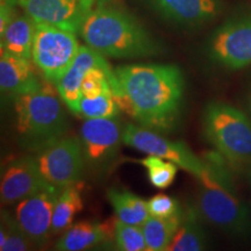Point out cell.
<instances>
[{"instance_id": "6da1fadb", "label": "cell", "mask_w": 251, "mask_h": 251, "mask_svg": "<svg viewBox=\"0 0 251 251\" xmlns=\"http://www.w3.org/2000/svg\"><path fill=\"white\" fill-rule=\"evenodd\" d=\"M126 101L121 109L156 131L175 129L180 119L185 78L177 65L126 64L114 69Z\"/></svg>"}, {"instance_id": "7a4b0ae2", "label": "cell", "mask_w": 251, "mask_h": 251, "mask_svg": "<svg viewBox=\"0 0 251 251\" xmlns=\"http://www.w3.org/2000/svg\"><path fill=\"white\" fill-rule=\"evenodd\" d=\"M79 35L91 48L112 58L151 57L165 52L164 46L136 18L105 5L97 6L90 12Z\"/></svg>"}, {"instance_id": "3957f363", "label": "cell", "mask_w": 251, "mask_h": 251, "mask_svg": "<svg viewBox=\"0 0 251 251\" xmlns=\"http://www.w3.org/2000/svg\"><path fill=\"white\" fill-rule=\"evenodd\" d=\"M63 103L45 90L15 97V128L25 149L39 152L65 136L68 117Z\"/></svg>"}, {"instance_id": "277c9868", "label": "cell", "mask_w": 251, "mask_h": 251, "mask_svg": "<svg viewBox=\"0 0 251 251\" xmlns=\"http://www.w3.org/2000/svg\"><path fill=\"white\" fill-rule=\"evenodd\" d=\"M198 180L196 207L200 216L226 233H247L250 229L249 213L221 168L209 163V169Z\"/></svg>"}, {"instance_id": "5b68a950", "label": "cell", "mask_w": 251, "mask_h": 251, "mask_svg": "<svg viewBox=\"0 0 251 251\" xmlns=\"http://www.w3.org/2000/svg\"><path fill=\"white\" fill-rule=\"evenodd\" d=\"M205 137L233 164L251 161V117L233 105L211 101L202 113Z\"/></svg>"}, {"instance_id": "8992f818", "label": "cell", "mask_w": 251, "mask_h": 251, "mask_svg": "<svg viewBox=\"0 0 251 251\" xmlns=\"http://www.w3.org/2000/svg\"><path fill=\"white\" fill-rule=\"evenodd\" d=\"M79 47L76 33L48 24H36L31 59L45 79L57 85L74 63Z\"/></svg>"}, {"instance_id": "52a82bcc", "label": "cell", "mask_w": 251, "mask_h": 251, "mask_svg": "<svg viewBox=\"0 0 251 251\" xmlns=\"http://www.w3.org/2000/svg\"><path fill=\"white\" fill-rule=\"evenodd\" d=\"M124 144L147 155L158 156L174 162L194 177L200 178L209 169V163L199 158L181 141H172L157 133L156 130L135 124L124 126Z\"/></svg>"}, {"instance_id": "ba28073f", "label": "cell", "mask_w": 251, "mask_h": 251, "mask_svg": "<svg viewBox=\"0 0 251 251\" xmlns=\"http://www.w3.org/2000/svg\"><path fill=\"white\" fill-rule=\"evenodd\" d=\"M208 57L216 65L236 71L251 65V13L219 27L208 43Z\"/></svg>"}, {"instance_id": "9c48e42d", "label": "cell", "mask_w": 251, "mask_h": 251, "mask_svg": "<svg viewBox=\"0 0 251 251\" xmlns=\"http://www.w3.org/2000/svg\"><path fill=\"white\" fill-rule=\"evenodd\" d=\"M36 161L43 178L61 188L79 183L86 168L80 140L70 136L37 152Z\"/></svg>"}, {"instance_id": "30bf717a", "label": "cell", "mask_w": 251, "mask_h": 251, "mask_svg": "<svg viewBox=\"0 0 251 251\" xmlns=\"http://www.w3.org/2000/svg\"><path fill=\"white\" fill-rule=\"evenodd\" d=\"M122 133L124 126L118 118L85 119L80 127L79 140L86 166L97 174L107 171L124 143Z\"/></svg>"}, {"instance_id": "8fae6325", "label": "cell", "mask_w": 251, "mask_h": 251, "mask_svg": "<svg viewBox=\"0 0 251 251\" xmlns=\"http://www.w3.org/2000/svg\"><path fill=\"white\" fill-rule=\"evenodd\" d=\"M63 188L49 185L14 205V219L34 246H42L51 236L52 215Z\"/></svg>"}, {"instance_id": "7c38bea8", "label": "cell", "mask_w": 251, "mask_h": 251, "mask_svg": "<svg viewBox=\"0 0 251 251\" xmlns=\"http://www.w3.org/2000/svg\"><path fill=\"white\" fill-rule=\"evenodd\" d=\"M19 5L36 24H48L76 34L93 9L89 0H20Z\"/></svg>"}, {"instance_id": "4fadbf2b", "label": "cell", "mask_w": 251, "mask_h": 251, "mask_svg": "<svg viewBox=\"0 0 251 251\" xmlns=\"http://www.w3.org/2000/svg\"><path fill=\"white\" fill-rule=\"evenodd\" d=\"M49 185L51 184L41 174L36 155L20 157L9 163L2 172L0 183L1 202L5 205H15Z\"/></svg>"}, {"instance_id": "5bb4252c", "label": "cell", "mask_w": 251, "mask_h": 251, "mask_svg": "<svg viewBox=\"0 0 251 251\" xmlns=\"http://www.w3.org/2000/svg\"><path fill=\"white\" fill-rule=\"evenodd\" d=\"M157 15L184 28L202 26L222 11L221 0H143Z\"/></svg>"}, {"instance_id": "9a60e30c", "label": "cell", "mask_w": 251, "mask_h": 251, "mask_svg": "<svg viewBox=\"0 0 251 251\" xmlns=\"http://www.w3.org/2000/svg\"><path fill=\"white\" fill-rule=\"evenodd\" d=\"M96 67L102 68L106 71L113 70L102 54L87 45L80 46L79 51H78L70 69L56 85V89H57L64 105L74 114H80V100L83 98L80 85L84 75L86 74L87 70Z\"/></svg>"}, {"instance_id": "2e32d148", "label": "cell", "mask_w": 251, "mask_h": 251, "mask_svg": "<svg viewBox=\"0 0 251 251\" xmlns=\"http://www.w3.org/2000/svg\"><path fill=\"white\" fill-rule=\"evenodd\" d=\"M33 59L1 51L0 87L5 93L19 97L43 90L42 83L34 70Z\"/></svg>"}, {"instance_id": "e0dca14e", "label": "cell", "mask_w": 251, "mask_h": 251, "mask_svg": "<svg viewBox=\"0 0 251 251\" xmlns=\"http://www.w3.org/2000/svg\"><path fill=\"white\" fill-rule=\"evenodd\" d=\"M36 23L28 14L15 15L1 36V51L31 59Z\"/></svg>"}, {"instance_id": "ac0fdd59", "label": "cell", "mask_w": 251, "mask_h": 251, "mask_svg": "<svg viewBox=\"0 0 251 251\" xmlns=\"http://www.w3.org/2000/svg\"><path fill=\"white\" fill-rule=\"evenodd\" d=\"M107 238V231L102 225L94 221H83L71 225L55 244V250L84 251L99 246Z\"/></svg>"}, {"instance_id": "d6986e66", "label": "cell", "mask_w": 251, "mask_h": 251, "mask_svg": "<svg viewBox=\"0 0 251 251\" xmlns=\"http://www.w3.org/2000/svg\"><path fill=\"white\" fill-rule=\"evenodd\" d=\"M197 207L188 206L181 211L179 227L166 251H201L207 247L206 234L200 225Z\"/></svg>"}, {"instance_id": "ffe728a7", "label": "cell", "mask_w": 251, "mask_h": 251, "mask_svg": "<svg viewBox=\"0 0 251 251\" xmlns=\"http://www.w3.org/2000/svg\"><path fill=\"white\" fill-rule=\"evenodd\" d=\"M107 199L118 220L125 224L143 226L150 216L148 202L130 191L109 188Z\"/></svg>"}, {"instance_id": "44dd1931", "label": "cell", "mask_w": 251, "mask_h": 251, "mask_svg": "<svg viewBox=\"0 0 251 251\" xmlns=\"http://www.w3.org/2000/svg\"><path fill=\"white\" fill-rule=\"evenodd\" d=\"M79 183L64 187L56 201L52 215L51 235L61 234L70 227L75 216L83 209Z\"/></svg>"}, {"instance_id": "7402d4cb", "label": "cell", "mask_w": 251, "mask_h": 251, "mask_svg": "<svg viewBox=\"0 0 251 251\" xmlns=\"http://www.w3.org/2000/svg\"><path fill=\"white\" fill-rule=\"evenodd\" d=\"M183 211V209H181ZM181 212L172 218L150 215L142 226L148 251H166L179 227Z\"/></svg>"}, {"instance_id": "603a6c76", "label": "cell", "mask_w": 251, "mask_h": 251, "mask_svg": "<svg viewBox=\"0 0 251 251\" xmlns=\"http://www.w3.org/2000/svg\"><path fill=\"white\" fill-rule=\"evenodd\" d=\"M33 242L24 230L19 227L14 216L7 211L1 212V229H0V250L26 251L33 249Z\"/></svg>"}, {"instance_id": "cb8c5ba5", "label": "cell", "mask_w": 251, "mask_h": 251, "mask_svg": "<svg viewBox=\"0 0 251 251\" xmlns=\"http://www.w3.org/2000/svg\"><path fill=\"white\" fill-rule=\"evenodd\" d=\"M121 108L115 101L113 94H101L94 98L80 100V114L85 119H114L119 118Z\"/></svg>"}, {"instance_id": "d4e9b609", "label": "cell", "mask_w": 251, "mask_h": 251, "mask_svg": "<svg viewBox=\"0 0 251 251\" xmlns=\"http://www.w3.org/2000/svg\"><path fill=\"white\" fill-rule=\"evenodd\" d=\"M115 243L121 251H143L147 250L142 226L125 224L118 220L114 225Z\"/></svg>"}, {"instance_id": "484cf974", "label": "cell", "mask_w": 251, "mask_h": 251, "mask_svg": "<svg viewBox=\"0 0 251 251\" xmlns=\"http://www.w3.org/2000/svg\"><path fill=\"white\" fill-rule=\"evenodd\" d=\"M148 209L150 215L157 218H172L181 212L178 200L166 194H156L148 200Z\"/></svg>"}, {"instance_id": "4316f807", "label": "cell", "mask_w": 251, "mask_h": 251, "mask_svg": "<svg viewBox=\"0 0 251 251\" xmlns=\"http://www.w3.org/2000/svg\"><path fill=\"white\" fill-rule=\"evenodd\" d=\"M178 168L179 166L175 164L174 162L164 161L161 165L148 170V177L150 183L155 187L161 188V190L169 187L174 183Z\"/></svg>"}, {"instance_id": "83f0119b", "label": "cell", "mask_w": 251, "mask_h": 251, "mask_svg": "<svg viewBox=\"0 0 251 251\" xmlns=\"http://www.w3.org/2000/svg\"><path fill=\"white\" fill-rule=\"evenodd\" d=\"M164 161H166V159H163V158H161V157H158V156L148 155V157H146V158L141 159L140 163L143 166H146V168L148 169V170H150V169H153V168H156V166L161 165Z\"/></svg>"}, {"instance_id": "f1b7e54d", "label": "cell", "mask_w": 251, "mask_h": 251, "mask_svg": "<svg viewBox=\"0 0 251 251\" xmlns=\"http://www.w3.org/2000/svg\"><path fill=\"white\" fill-rule=\"evenodd\" d=\"M89 1L91 2V5H92L93 8H94V7H97V6L105 5L106 2L109 1V0H89Z\"/></svg>"}, {"instance_id": "f546056e", "label": "cell", "mask_w": 251, "mask_h": 251, "mask_svg": "<svg viewBox=\"0 0 251 251\" xmlns=\"http://www.w3.org/2000/svg\"><path fill=\"white\" fill-rule=\"evenodd\" d=\"M248 106H249V107H248V108H249V115L251 117V92L249 94V105H248Z\"/></svg>"}, {"instance_id": "4dcf8cb0", "label": "cell", "mask_w": 251, "mask_h": 251, "mask_svg": "<svg viewBox=\"0 0 251 251\" xmlns=\"http://www.w3.org/2000/svg\"><path fill=\"white\" fill-rule=\"evenodd\" d=\"M7 1L12 2V4H14L15 6H17V5H19V1H20V0H7Z\"/></svg>"}]
</instances>
